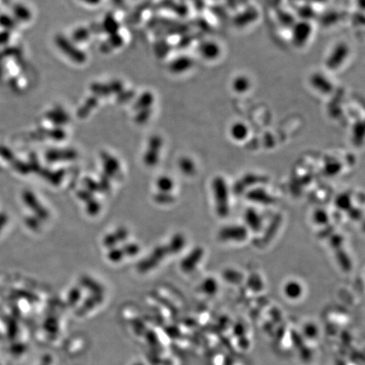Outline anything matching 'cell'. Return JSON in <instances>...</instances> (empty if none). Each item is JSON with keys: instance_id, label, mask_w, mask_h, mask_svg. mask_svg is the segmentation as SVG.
Segmentation results:
<instances>
[{"instance_id": "obj_23", "label": "cell", "mask_w": 365, "mask_h": 365, "mask_svg": "<svg viewBox=\"0 0 365 365\" xmlns=\"http://www.w3.org/2000/svg\"><path fill=\"white\" fill-rule=\"evenodd\" d=\"M82 1H84V2L89 3V4H96V3H98L100 0H82Z\"/></svg>"}, {"instance_id": "obj_24", "label": "cell", "mask_w": 365, "mask_h": 365, "mask_svg": "<svg viewBox=\"0 0 365 365\" xmlns=\"http://www.w3.org/2000/svg\"><path fill=\"white\" fill-rule=\"evenodd\" d=\"M312 1L316 2V3H324V2H326L327 0H312Z\"/></svg>"}, {"instance_id": "obj_13", "label": "cell", "mask_w": 365, "mask_h": 365, "mask_svg": "<svg viewBox=\"0 0 365 365\" xmlns=\"http://www.w3.org/2000/svg\"><path fill=\"white\" fill-rule=\"evenodd\" d=\"M193 65H194V62L191 58L183 56L175 59L174 61L172 63L170 69L174 73H184L190 70Z\"/></svg>"}, {"instance_id": "obj_5", "label": "cell", "mask_w": 365, "mask_h": 365, "mask_svg": "<svg viewBox=\"0 0 365 365\" xmlns=\"http://www.w3.org/2000/svg\"><path fill=\"white\" fill-rule=\"evenodd\" d=\"M56 41H57V45L58 46V48L71 59L78 63L84 62L85 58H86L84 53L79 49H75V47L72 45L71 43L67 41L65 37L59 36Z\"/></svg>"}, {"instance_id": "obj_9", "label": "cell", "mask_w": 365, "mask_h": 365, "mask_svg": "<svg viewBox=\"0 0 365 365\" xmlns=\"http://www.w3.org/2000/svg\"><path fill=\"white\" fill-rule=\"evenodd\" d=\"M231 138L237 142L244 141L249 135V128L242 121H236L231 124L229 129Z\"/></svg>"}, {"instance_id": "obj_22", "label": "cell", "mask_w": 365, "mask_h": 365, "mask_svg": "<svg viewBox=\"0 0 365 365\" xmlns=\"http://www.w3.org/2000/svg\"><path fill=\"white\" fill-rule=\"evenodd\" d=\"M348 211L349 212H351V216H352V217H354L355 219H359V217H360V211H359V210H358V209H353V207H352Z\"/></svg>"}, {"instance_id": "obj_6", "label": "cell", "mask_w": 365, "mask_h": 365, "mask_svg": "<svg viewBox=\"0 0 365 365\" xmlns=\"http://www.w3.org/2000/svg\"><path fill=\"white\" fill-rule=\"evenodd\" d=\"M243 218L247 225L246 226L247 228L249 227V229L255 233H258L261 230L263 219L261 214L259 213L256 209H254L252 207L248 208L244 212Z\"/></svg>"}, {"instance_id": "obj_2", "label": "cell", "mask_w": 365, "mask_h": 365, "mask_svg": "<svg viewBox=\"0 0 365 365\" xmlns=\"http://www.w3.org/2000/svg\"><path fill=\"white\" fill-rule=\"evenodd\" d=\"M249 231L243 225L232 224L223 226L218 233L220 240L224 242H243L248 238Z\"/></svg>"}, {"instance_id": "obj_12", "label": "cell", "mask_w": 365, "mask_h": 365, "mask_svg": "<svg viewBox=\"0 0 365 365\" xmlns=\"http://www.w3.org/2000/svg\"><path fill=\"white\" fill-rule=\"evenodd\" d=\"M283 292L286 297H288L289 299L295 300L302 296L304 291H303L302 285L298 281L290 280L285 284Z\"/></svg>"}, {"instance_id": "obj_18", "label": "cell", "mask_w": 365, "mask_h": 365, "mask_svg": "<svg viewBox=\"0 0 365 365\" xmlns=\"http://www.w3.org/2000/svg\"><path fill=\"white\" fill-rule=\"evenodd\" d=\"M203 255V249H201V248L194 249V251L191 254V258L189 259V261H187V263H190V264H188V269H190V270L194 269L198 265V263L201 261Z\"/></svg>"}, {"instance_id": "obj_4", "label": "cell", "mask_w": 365, "mask_h": 365, "mask_svg": "<svg viewBox=\"0 0 365 365\" xmlns=\"http://www.w3.org/2000/svg\"><path fill=\"white\" fill-rule=\"evenodd\" d=\"M199 52L202 58L208 62H214L221 57L223 49L219 43L215 40H206L201 42Z\"/></svg>"}, {"instance_id": "obj_3", "label": "cell", "mask_w": 365, "mask_h": 365, "mask_svg": "<svg viewBox=\"0 0 365 365\" xmlns=\"http://www.w3.org/2000/svg\"><path fill=\"white\" fill-rule=\"evenodd\" d=\"M349 56V47L346 43H337L327 58V66L329 70H335L345 63Z\"/></svg>"}, {"instance_id": "obj_8", "label": "cell", "mask_w": 365, "mask_h": 365, "mask_svg": "<svg viewBox=\"0 0 365 365\" xmlns=\"http://www.w3.org/2000/svg\"><path fill=\"white\" fill-rule=\"evenodd\" d=\"M247 198L249 201H254L256 203L261 204V205H272L275 201V199L272 194H269L265 189L262 188H257V189H253L251 191H249L247 194Z\"/></svg>"}, {"instance_id": "obj_17", "label": "cell", "mask_w": 365, "mask_h": 365, "mask_svg": "<svg viewBox=\"0 0 365 365\" xmlns=\"http://www.w3.org/2000/svg\"><path fill=\"white\" fill-rule=\"evenodd\" d=\"M336 258L339 262L340 265L344 270L349 271L351 269V261L349 259V256L347 255L345 250L341 249H336Z\"/></svg>"}, {"instance_id": "obj_11", "label": "cell", "mask_w": 365, "mask_h": 365, "mask_svg": "<svg viewBox=\"0 0 365 365\" xmlns=\"http://www.w3.org/2000/svg\"><path fill=\"white\" fill-rule=\"evenodd\" d=\"M311 36V27L307 22H303L295 27L294 33V42L297 44H304L308 42Z\"/></svg>"}, {"instance_id": "obj_19", "label": "cell", "mask_w": 365, "mask_h": 365, "mask_svg": "<svg viewBox=\"0 0 365 365\" xmlns=\"http://www.w3.org/2000/svg\"><path fill=\"white\" fill-rule=\"evenodd\" d=\"M325 173L330 176H335V175L339 174L342 170V165L339 162H329L326 165L325 167Z\"/></svg>"}, {"instance_id": "obj_21", "label": "cell", "mask_w": 365, "mask_h": 365, "mask_svg": "<svg viewBox=\"0 0 365 365\" xmlns=\"http://www.w3.org/2000/svg\"><path fill=\"white\" fill-rule=\"evenodd\" d=\"M343 241H344V239H343V236L340 235V234H332L331 236L330 237V244L335 250L342 248Z\"/></svg>"}, {"instance_id": "obj_7", "label": "cell", "mask_w": 365, "mask_h": 365, "mask_svg": "<svg viewBox=\"0 0 365 365\" xmlns=\"http://www.w3.org/2000/svg\"><path fill=\"white\" fill-rule=\"evenodd\" d=\"M252 87V81L246 74H240L233 78L231 82V88L233 92L238 95H243L250 91Z\"/></svg>"}, {"instance_id": "obj_20", "label": "cell", "mask_w": 365, "mask_h": 365, "mask_svg": "<svg viewBox=\"0 0 365 365\" xmlns=\"http://www.w3.org/2000/svg\"><path fill=\"white\" fill-rule=\"evenodd\" d=\"M224 278L228 281L239 282L242 280L243 276L240 272H237L235 270H227L224 272Z\"/></svg>"}, {"instance_id": "obj_14", "label": "cell", "mask_w": 365, "mask_h": 365, "mask_svg": "<svg viewBox=\"0 0 365 365\" xmlns=\"http://www.w3.org/2000/svg\"><path fill=\"white\" fill-rule=\"evenodd\" d=\"M335 205L340 210L348 211L352 207V198L348 194H339L336 198Z\"/></svg>"}, {"instance_id": "obj_16", "label": "cell", "mask_w": 365, "mask_h": 365, "mask_svg": "<svg viewBox=\"0 0 365 365\" xmlns=\"http://www.w3.org/2000/svg\"><path fill=\"white\" fill-rule=\"evenodd\" d=\"M313 220L317 225L326 226L329 223V215L326 210H322V209H318L313 212Z\"/></svg>"}, {"instance_id": "obj_10", "label": "cell", "mask_w": 365, "mask_h": 365, "mask_svg": "<svg viewBox=\"0 0 365 365\" xmlns=\"http://www.w3.org/2000/svg\"><path fill=\"white\" fill-rule=\"evenodd\" d=\"M311 83L315 90L321 93H329L332 89V84L329 79L320 73L313 74L311 76Z\"/></svg>"}, {"instance_id": "obj_1", "label": "cell", "mask_w": 365, "mask_h": 365, "mask_svg": "<svg viewBox=\"0 0 365 365\" xmlns=\"http://www.w3.org/2000/svg\"><path fill=\"white\" fill-rule=\"evenodd\" d=\"M211 186L216 212L218 217L225 218L230 211L229 190L227 184L223 177L217 176L212 180Z\"/></svg>"}, {"instance_id": "obj_15", "label": "cell", "mask_w": 365, "mask_h": 365, "mask_svg": "<svg viewBox=\"0 0 365 365\" xmlns=\"http://www.w3.org/2000/svg\"><path fill=\"white\" fill-rule=\"evenodd\" d=\"M202 289L206 294L213 295L218 290V282L215 278H207L202 283Z\"/></svg>"}]
</instances>
